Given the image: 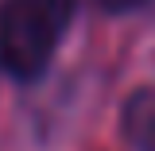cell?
Here are the masks:
<instances>
[{"label":"cell","mask_w":155,"mask_h":151,"mask_svg":"<svg viewBox=\"0 0 155 151\" xmlns=\"http://www.w3.org/2000/svg\"><path fill=\"white\" fill-rule=\"evenodd\" d=\"M78 0H0V70L35 81L74 19Z\"/></svg>","instance_id":"obj_1"},{"label":"cell","mask_w":155,"mask_h":151,"mask_svg":"<svg viewBox=\"0 0 155 151\" xmlns=\"http://www.w3.org/2000/svg\"><path fill=\"white\" fill-rule=\"evenodd\" d=\"M120 132L136 151H155V85H143L124 101Z\"/></svg>","instance_id":"obj_2"},{"label":"cell","mask_w":155,"mask_h":151,"mask_svg":"<svg viewBox=\"0 0 155 151\" xmlns=\"http://www.w3.org/2000/svg\"><path fill=\"white\" fill-rule=\"evenodd\" d=\"M97 8H105V12H132L140 4H147V0H93Z\"/></svg>","instance_id":"obj_3"}]
</instances>
